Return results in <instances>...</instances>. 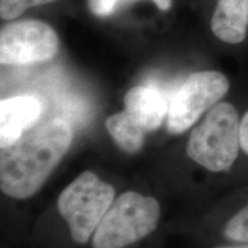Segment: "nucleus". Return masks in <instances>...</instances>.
I'll return each instance as SVG.
<instances>
[{
    "label": "nucleus",
    "mask_w": 248,
    "mask_h": 248,
    "mask_svg": "<svg viewBox=\"0 0 248 248\" xmlns=\"http://www.w3.org/2000/svg\"><path fill=\"white\" fill-rule=\"evenodd\" d=\"M71 141L69 123L54 119L33 126L14 144L1 148V191L20 200L35 195L69 150Z\"/></svg>",
    "instance_id": "nucleus-1"
},
{
    "label": "nucleus",
    "mask_w": 248,
    "mask_h": 248,
    "mask_svg": "<svg viewBox=\"0 0 248 248\" xmlns=\"http://www.w3.org/2000/svg\"><path fill=\"white\" fill-rule=\"evenodd\" d=\"M239 114L230 102H218L192 131L186 153L212 172L226 171L237 160L240 146Z\"/></svg>",
    "instance_id": "nucleus-2"
},
{
    "label": "nucleus",
    "mask_w": 248,
    "mask_h": 248,
    "mask_svg": "<svg viewBox=\"0 0 248 248\" xmlns=\"http://www.w3.org/2000/svg\"><path fill=\"white\" fill-rule=\"evenodd\" d=\"M160 214L154 198L133 191L121 194L95 229L93 248H124L137 243L156 229Z\"/></svg>",
    "instance_id": "nucleus-3"
},
{
    "label": "nucleus",
    "mask_w": 248,
    "mask_h": 248,
    "mask_svg": "<svg viewBox=\"0 0 248 248\" xmlns=\"http://www.w3.org/2000/svg\"><path fill=\"white\" fill-rule=\"evenodd\" d=\"M115 190L92 171L82 172L61 192L58 210L69 226L71 239L85 244L113 203Z\"/></svg>",
    "instance_id": "nucleus-4"
},
{
    "label": "nucleus",
    "mask_w": 248,
    "mask_h": 248,
    "mask_svg": "<svg viewBox=\"0 0 248 248\" xmlns=\"http://www.w3.org/2000/svg\"><path fill=\"white\" fill-rule=\"evenodd\" d=\"M230 89L228 77L221 71H198L187 77L170 102L167 128L179 135L222 100Z\"/></svg>",
    "instance_id": "nucleus-5"
},
{
    "label": "nucleus",
    "mask_w": 248,
    "mask_h": 248,
    "mask_svg": "<svg viewBox=\"0 0 248 248\" xmlns=\"http://www.w3.org/2000/svg\"><path fill=\"white\" fill-rule=\"evenodd\" d=\"M60 47L58 33L38 20L13 21L0 31V62L24 66L54 58Z\"/></svg>",
    "instance_id": "nucleus-6"
},
{
    "label": "nucleus",
    "mask_w": 248,
    "mask_h": 248,
    "mask_svg": "<svg viewBox=\"0 0 248 248\" xmlns=\"http://www.w3.org/2000/svg\"><path fill=\"white\" fill-rule=\"evenodd\" d=\"M42 104L31 95H16L0 102V147L14 144L32 129L42 115Z\"/></svg>",
    "instance_id": "nucleus-7"
},
{
    "label": "nucleus",
    "mask_w": 248,
    "mask_h": 248,
    "mask_svg": "<svg viewBox=\"0 0 248 248\" xmlns=\"http://www.w3.org/2000/svg\"><path fill=\"white\" fill-rule=\"evenodd\" d=\"M210 28L226 44H240L248 30V0H217Z\"/></svg>",
    "instance_id": "nucleus-8"
},
{
    "label": "nucleus",
    "mask_w": 248,
    "mask_h": 248,
    "mask_svg": "<svg viewBox=\"0 0 248 248\" xmlns=\"http://www.w3.org/2000/svg\"><path fill=\"white\" fill-rule=\"evenodd\" d=\"M124 105L146 132L159 129L169 110L166 99L156 89L141 85L126 92Z\"/></svg>",
    "instance_id": "nucleus-9"
},
{
    "label": "nucleus",
    "mask_w": 248,
    "mask_h": 248,
    "mask_svg": "<svg viewBox=\"0 0 248 248\" xmlns=\"http://www.w3.org/2000/svg\"><path fill=\"white\" fill-rule=\"evenodd\" d=\"M106 129L120 150L135 154L144 146L145 130L129 111L113 114L106 120Z\"/></svg>",
    "instance_id": "nucleus-10"
},
{
    "label": "nucleus",
    "mask_w": 248,
    "mask_h": 248,
    "mask_svg": "<svg viewBox=\"0 0 248 248\" xmlns=\"http://www.w3.org/2000/svg\"><path fill=\"white\" fill-rule=\"evenodd\" d=\"M223 234L233 243H248V202L229 219Z\"/></svg>",
    "instance_id": "nucleus-11"
},
{
    "label": "nucleus",
    "mask_w": 248,
    "mask_h": 248,
    "mask_svg": "<svg viewBox=\"0 0 248 248\" xmlns=\"http://www.w3.org/2000/svg\"><path fill=\"white\" fill-rule=\"evenodd\" d=\"M54 1L57 0H0V16L2 20H14L27 9Z\"/></svg>",
    "instance_id": "nucleus-12"
},
{
    "label": "nucleus",
    "mask_w": 248,
    "mask_h": 248,
    "mask_svg": "<svg viewBox=\"0 0 248 248\" xmlns=\"http://www.w3.org/2000/svg\"><path fill=\"white\" fill-rule=\"evenodd\" d=\"M120 0H88L90 12L99 17L108 16L115 11V7Z\"/></svg>",
    "instance_id": "nucleus-13"
},
{
    "label": "nucleus",
    "mask_w": 248,
    "mask_h": 248,
    "mask_svg": "<svg viewBox=\"0 0 248 248\" xmlns=\"http://www.w3.org/2000/svg\"><path fill=\"white\" fill-rule=\"evenodd\" d=\"M240 146L241 150L248 155V110L240 122Z\"/></svg>",
    "instance_id": "nucleus-14"
},
{
    "label": "nucleus",
    "mask_w": 248,
    "mask_h": 248,
    "mask_svg": "<svg viewBox=\"0 0 248 248\" xmlns=\"http://www.w3.org/2000/svg\"><path fill=\"white\" fill-rule=\"evenodd\" d=\"M153 1L161 11H168L172 5V0H153Z\"/></svg>",
    "instance_id": "nucleus-15"
},
{
    "label": "nucleus",
    "mask_w": 248,
    "mask_h": 248,
    "mask_svg": "<svg viewBox=\"0 0 248 248\" xmlns=\"http://www.w3.org/2000/svg\"><path fill=\"white\" fill-rule=\"evenodd\" d=\"M216 248H248V243H240V245H230V246H221Z\"/></svg>",
    "instance_id": "nucleus-16"
}]
</instances>
